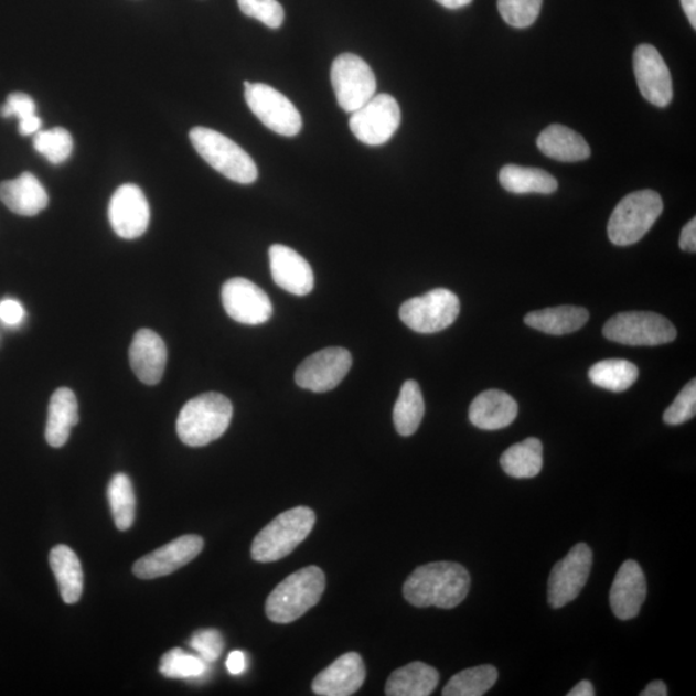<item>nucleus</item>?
Masks as SVG:
<instances>
[{
  "label": "nucleus",
  "mask_w": 696,
  "mask_h": 696,
  "mask_svg": "<svg viewBox=\"0 0 696 696\" xmlns=\"http://www.w3.org/2000/svg\"><path fill=\"white\" fill-rule=\"evenodd\" d=\"M190 646L206 663H213L218 661L222 652H224L225 642L217 630L210 629L195 632L190 640Z\"/></svg>",
  "instance_id": "41"
},
{
  "label": "nucleus",
  "mask_w": 696,
  "mask_h": 696,
  "mask_svg": "<svg viewBox=\"0 0 696 696\" xmlns=\"http://www.w3.org/2000/svg\"><path fill=\"white\" fill-rule=\"evenodd\" d=\"M401 124V110L389 95H376L351 115L350 128L356 139L379 147L393 139Z\"/></svg>",
  "instance_id": "11"
},
{
  "label": "nucleus",
  "mask_w": 696,
  "mask_h": 696,
  "mask_svg": "<svg viewBox=\"0 0 696 696\" xmlns=\"http://www.w3.org/2000/svg\"><path fill=\"white\" fill-rule=\"evenodd\" d=\"M226 667L232 675H242V673L247 668L246 654L239 652V650H235V652L229 653L226 661Z\"/></svg>",
  "instance_id": "44"
},
{
  "label": "nucleus",
  "mask_w": 696,
  "mask_h": 696,
  "mask_svg": "<svg viewBox=\"0 0 696 696\" xmlns=\"http://www.w3.org/2000/svg\"><path fill=\"white\" fill-rule=\"evenodd\" d=\"M325 586V574L318 566L298 570L270 593L266 615L274 623H292L318 606Z\"/></svg>",
  "instance_id": "2"
},
{
  "label": "nucleus",
  "mask_w": 696,
  "mask_h": 696,
  "mask_svg": "<svg viewBox=\"0 0 696 696\" xmlns=\"http://www.w3.org/2000/svg\"><path fill=\"white\" fill-rule=\"evenodd\" d=\"M696 415V381L693 379L681 389L676 400L664 411V422L678 426L687 422Z\"/></svg>",
  "instance_id": "40"
},
{
  "label": "nucleus",
  "mask_w": 696,
  "mask_h": 696,
  "mask_svg": "<svg viewBox=\"0 0 696 696\" xmlns=\"http://www.w3.org/2000/svg\"><path fill=\"white\" fill-rule=\"evenodd\" d=\"M439 681L438 670L422 662H413L388 677L386 695L428 696L438 687Z\"/></svg>",
  "instance_id": "26"
},
{
  "label": "nucleus",
  "mask_w": 696,
  "mask_h": 696,
  "mask_svg": "<svg viewBox=\"0 0 696 696\" xmlns=\"http://www.w3.org/2000/svg\"><path fill=\"white\" fill-rule=\"evenodd\" d=\"M543 0H499V11L510 26L529 28L537 21Z\"/></svg>",
  "instance_id": "38"
},
{
  "label": "nucleus",
  "mask_w": 696,
  "mask_h": 696,
  "mask_svg": "<svg viewBox=\"0 0 696 696\" xmlns=\"http://www.w3.org/2000/svg\"><path fill=\"white\" fill-rule=\"evenodd\" d=\"M79 422L78 401L71 388L61 387L52 395L45 440L53 448L65 446L72 428Z\"/></svg>",
  "instance_id": "25"
},
{
  "label": "nucleus",
  "mask_w": 696,
  "mask_h": 696,
  "mask_svg": "<svg viewBox=\"0 0 696 696\" xmlns=\"http://www.w3.org/2000/svg\"><path fill=\"white\" fill-rule=\"evenodd\" d=\"M315 523V512L309 507L282 512L257 534L251 545V557L258 563L281 560L309 537Z\"/></svg>",
  "instance_id": "4"
},
{
  "label": "nucleus",
  "mask_w": 696,
  "mask_h": 696,
  "mask_svg": "<svg viewBox=\"0 0 696 696\" xmlns=\"http://www.w3.org/2000/svg\"><path fill=\"white\" fill-rule=\"evenodd\" d=\"M590 319V312L577 306H558L527 313L524 321L537 331L550 335H564L579 331Z\"/></svg>",
  "instance_id": "27"
},
{
  "label": "nucleus",
  "mask_w": 696,
  "mask_h": 696,
  "mask_svg": "<svg viewBox=\"0 0 696 696\" xmlns=\"http://www.w3.org/2000/svg\"><path fill=\"white\" fill-rule=\"evenodd\" d=\"M115 525L121 532L131 529L136 517V494L131 479L117 473L107 489Z\"/></svg>",
  "instance_id": "34"
},
{
  "label": "nucleus",
  "mask_w": 696,
  "mask_h": 696,
  "mask_svg": "<svg viewBox=\"0 0 696 696\" xmlns=\"http://www.w3.org/2000/svg\"><path fill=\"white\" fill-rule=\"evenodd\" d=\"M461 311V302L449 289L438 288L403 303L400 319L417 333L430 334L443 331L454 323Z\"/></svg>",
  "instance_id": "8"
},
{
  "label": "nucleus",
  "mask_w": 696,
  "mask_h": 696,
  "mask_svg": "<svg viewBox=\"0 0 696 696\" xmlns=\"http://www.w3.org/2000/svg\"><path fill=\"white\" fill-rule=\"evenodd\" d=\"M366 676L363 657L343 654L313 679L312 692L321 696H350L358 692Z\"/></svg>",
  "instance_id": "19"
},
{
  "label": "nucleus",
  "mask_w": 696,
  "mask_h": 696,
  "mask_svg": "<svg viewBox=\"0 0 696 696\" xmlns=\"http://www.w3.org/2000/svg\"><path fill=\"white\" fill-rule=\"evenodd\" d=\"M471 577L462 565L440 561L419 566L403 588L405 600L416 608L453 609L468 598Z\"/></svg>",
  "instance_id": "1"
},
{
  "label": "nucleus",
  "mask_w": 696,
  "mask_h": 696,
  "mask_svg": "<svg viewBox=\"0 0 696 696\" xmlns=\"http://www.w3.org/2000/svg\"><path fill=\"white\" fill-rule=\"evenodd\" d=\"M500 182L508 193L525 194H554L558 188L553 174L539 170V168L520 167L508 164L500 172Z\"/></svg>",
  "instance_id": "29"
},
{
  "label": "nucleus",
  "mask_w": 696,
  "mask_h": 696,
  "mask_svg": "<svg viewBox=\"0 0 696 696\" xmlns=\"http://www.w3.org/2000/svg\"><path fill=\"white\" fill-rule=\"evenodd\" d=\"M190 140L206 163L226 179L249 185L258 179V168L248 152L214 129L195 127Z\"/></svg>",
  "instance_id": "5"
},
{
  "label": "nucleus",
  "mask_w": 696,
  "mask_h": 696,
  "mask_svg": "<svg viewBox=\"0 0 696 696\" xmlns=\"http://www.w3.org/2000/svg\"><path fill=\"white\" fill-rule=\"evenodd\" d=\"M679 248L695 254L696 251V219L687 222L679 236Z\"/></svg>",
  "instance_id": "43"
},
{
  "label": "nucleus",
  "mask_w": 696,
  "mask_h": 696,
  "mask_svg": "<svg viewBox=\"0 0 696 696\" xmlns=\"http://www.w3.org/2000/svg\"><path fill=\"white\" fill-rule=\"evenodd\" d=\"M499 679V671L493 665H479L457 673L443 687V696H481L486 694Z\"/></svg>",
  "instance_id": "33"
},
{
  "label": "nucleus",
  "mask_w": 696,
  "mask_h": 696,
  "mask_svg": "<svg viewBox=\"0 0 696 696\" xmlns=\"http://www.w3.org/2000/svg\"><path fill=\"white\" fill-rule=\"evenodd\" d=\"M238 6L246 17L270 29H279L286 19L285 9L278 0H238Z\"/></svg>",
  "instance_id": "39"
},
{
  "label": "nucleus",
  "mask_w": 696,
  "mask_h": 696,
  "mask_svg": "<svg viewBox=\"0 0 696 696\" xmlns=\"http://www.w3.org/2000/svg\"><path fill=\"white\" fill-rule=\"evenodd\" d=\"M0 201L11 212L33 217L47 208L50 197L41 181L25 172L18 179L0 183Z\"/></svg>",
  "instance_id": "23"
},
{
  "label": "nucleus",
  "mask_w": 696,
  "mask_h": 696,
  "mask_svg": "<svg viewBox=\"0 0 696 696\" xmlns=\"http://www.w3.org/2000/svg\"><path fill=\"white\" fill-rule=\"evenodd\" d=\"M331 81L336 103L353 114L376 96L377 79L371 66L353 53H343L332 65Z\"/></svg>",
  "instance_id": "9"
},
{
  "label": "nucleus",
  "mask_w": 696,
  "mask_h": 696,
  "mask_svg": "<svg viewBox=\"0 0 696 696\" xmlns=\"http://www.w3.org/2000/svg\"><path fill=\"white\" fill-rule=\"evenodd\" d=\"M222 303L227 315L240 324L261 325L272 317V303L261 288L244 278H234L222 287Z\"/></svg>",
  "instance_id": "14"
},
{
  "label": "nucleus",
  "mask_w": 696,
  "mask_h": 696,
  "mask_svg": "<svg viewBox=\"0 0 696 696\" xmlns=\"http://www.w3.org/2000/svg\"><path fill=\"white\" fill-rule=\"evenodd\" d=\"M33 143L35 150L55 165L66 162L74 148L71 132L61 127L36 132Z\"/></svg>",
  "instance_id": "37"
},
{
  "label": "nucleus",
  "mask_w": 696,
  "mask_h": 696,
  "mask_svg": "<svg viewBox=\"0 0 696 696\" xmlns=\"http://www.w3.org/2000/svg\"><path fill=\"white\" fill-rule=\"evenodd\" d=\"M233 413V404L226 396L217 393L199 395L180 411L179 438L189 447L208 446L226 432Z\"/></svg>",
  "instance_id": "3"
},
{
  "label": "nucleus",
  "mask_w": 696,
  "mask_h": 696,
  "mask_svg": "<svg viewBox=\"0 0 696 696\" xmlns=\"http://www.w3.org/2000/svg\"><path fill=\"white\" fill-rule=\"evenodd\" d=\"M272 279L288 293L308 296L313 289V271L306 259L292 248L275 244L269 250Z\"/></svg>",
  "instance_id": "20"
},
{
  "label": "nucleus",
  "mask_w": 696,
  "mask_h": 696,
  "mask_svg": "<svg viewBox=\"0 0 696 696\" xmlns=\"http://www.w3.org/2000/svg\"><path fill=\"white\" fill-rule=\"evenodd\" d=\"M647 585L644 571L634 560H627L619 568L610 590V607L621 621H630L640 613L645 602Z\"/></svg>",
  "instance_id": "18"
},
{
  "label": "nucleus",
  "mask_w": 696,
  "mask_h": 696,
  "mask_svg": "<svg viewBox=\"0 0 696 696\" xmlns=\"http://www.w3.org/2000/svg\"><path fill=\"white\" fill-rule=\"evenodd\" d=\"M662 212V197L653 190L634 191L627 195L615 206L609 219L610 242L619 247L633 246L644 238Z\"/></svg>",
  "instance_id": "6"
},
{
  "label": "nucleus",
  "mask_w": 696,
  "mask_h": 696,
  "mask_svg": "<svg viewBox=\"0 0 696 696\" xmlns=\"http://www.w3.org/2000/svg\"><path fill=\"white\" fill-rule=\"evenodd\" d=\"M353 356L343 347H329L309 356L296 371V384L312 393L332 392L347 376Z\"/></svg>",
  "instance_id": "13"
},
{
  "label": "nucleus",
  "mask_w": 696,
  "mask_h": 696,
  "mask_svg": "<svg viewBox=\"0 0 696 696\" xmlns=\"http://www.w3.org/2000/svg\"><path fill=\"white\" fill-rule=\"evenodd\" d=\"M442 7H446L448 10H459L463 9V7L469 6L472 0H436Z\"/></svg>",
  "instance_id": "48"
},
{
  "label": "nucleus",
  "mask_w": 696,
  "mask_h": 696,
  "mask_svg": "<svg viewBox=\"0 0 696 696\" xmlns=\"http://www.w3.org/2000/svg\"><path fill=\"white\" fill-rule=\"evenodd\" d=\"M109 221L115 234L124 239H137L147 233L150 205L143 191L133 183L117 189L109 204Z\"/></svg>",
  "instance_id": "15"
},
{
  "label": "nucleus",
  "mask_w": 696,
  "mask_h": 696,
  "mask_svg": "<svg viewBox=\"0 0 696 696\" xmlns=\"http://www.w3.org/2000/svg\"><path fill=\"white\" fill-rule=\"evenodd\" d=\"M502 470L511 478L532 479L543 468V446L535 438L512 446L501 457Z\"/></svg>",
  "instance_id": "30"
},
{
  "label": "nucleus",
  "mask_w": 696,
  "mask_h": 696,
  "mask_svg": "<svg viewBox=\"0 0 696 696\" xmlns=\"http://www.w3.org/2000/svg\"><path fill=\"white\" fill-rule=\"evenodd\" d=\"M36 104L34 99L22 92H14L7 97L6 104L0 106V117L9 119L19 118V132L21 136H32L41 131L42 119L36 117Z\"/></svg>",
  "instance_id": "35"
},
{
  "label": "nucleus",
  "mask_w": 696,
  "mask_h": 696,
  "mask_svg": "<svg viewBox=\"0 0 696 696\" xmlns=\"http://www.w3.org/2000/svg\"><path fill=\"white\" fill-rule=\"evenodd\" d=\"M25 318V310L17 300H4L0 302V320L10 326H17Z\"/></svg>",
  "instance_id": "42"
},
{
  "label": "nucleus",
  "mask_w": 696,
  "mask_h": 696,
  "mask_svg": "<svg viewBox=\"0 0 696 696\" xmlns=\"http://www.w3.org/2000/svg\"><path fill=\"white\" fill-rule=\"evenodd\" d=\"M609 341L627 346H661L676 340L675 325L655 312L631 311L611 318L602 331Z\"/></svg>",
  "instance_id": "7"
},
{
  "label": "nucleus",
  "mask_w": 696,
  "mask_h": 696,
  "mask_svg": "<svg viewBox=\"0 0 696 696\" xmlns=\"http://www.w3.org/2000/svg\"><path fill=\"white\" fill-rule=\"evenodd\" d=\"M641 696H667L668 695V688L667 686H665V684L663 683V681H653V683H650L646 687L645 690L642 692L640 694Z\"/></svg>",
  "instance_id": "45"
},
{
  "label": "nucleus",
  "mask_w": 696,
  "mask_h": 696,
  "mask_svg": "<svg viewBox=\"0 0 696 696\" xmlns=\"http://www.w3.org/2000/svg\"><path fill=\"white\" fill-rule=\"evenodd\" d=\"M129 361H131L137 378L143 384H159L163 378L167 365L164 341L150 329H141L136 333L131 349H129Z\"/></svg>",
  "instance_id": "21"
},
{
  "label": "nucleus",
  "mask_w": 696,
  "mask_h": 696,
  "mask_svg": "<svg viewBox=\"0 0 696 696\" xmlns=\"http://www.w3.org/2000/svg\"><path fill=\"white\" fill-rule=\"evenodd\" d=\"M568 695L569 696H593L595 688L592 684L590 683V681L585 679V681H580L578 685L574 686Z\"/></svg>",
  "instance_id": "46"
},
{
  "label": "nucleus",
  "mask_w": 696,
  "mask_h": 696,
  "mask_svg": "<svg viewBox=\"0 0 696 696\" xmlns=\"http://www.w3.org/2000/svg\"><path fill=\"white\" fill-rule=\"evenodd\" d=\"M595 386L608 389V392L623 393L639 378L636 365L624 358H608L595 364L588 372Z\"/></svg>",
  "instance_id": "32"
},
{
  "label": "nucleus",
  "mask_w": 696,
  "mask_h": 696,
  "mask_svg": "<svg viewBox=\"0 0 696 696\" xmlns=\"http://www.w3.org/2000/svg\"><path fill=\"white\" fill-rule=\"evenodd\" d=\"M208 663L201 656L191 655L175 647L165 653L160 661V672L167 678L193 679L205 675Z\"/></svg>",
  "instance_id": "36"
},
{
  "label": "nucleus",
  "mask_w": 696,
  "mask_h": 696,
  "mask_svg": "<svg viewBox=\"0 0 696 696\" xmlns=\"http://www.w3.org/2000/svg\"><path fill=\"white\" fill-rule=\"evenodd\" d=\"M593 555L586 543L574 546L561 561H558L548 579V602L560 609L576 600L590 578Z\"/></svg>",
  "instance_id": "12"
},
{
  "label": "nucleus",
  "mask_w": 696,
  "mask_h": 696,
  "mask_svg": "<svg viewBox=\"0 0 696 696\" xmlns=\"http://www.w3.org/2000/svg\"><path fill=\"white\" fill-rule=\"evenodd\" d=\"M681 6H683L692 26L696 29V0H681Z\"/></svg>",
  "instance_id": "47"
},
{
  "label": "nucleus",
  "mask_w": 696,
  "mask_h": 696,
  "mask_svg": "<svg viewBox=\"0 0 696 696\" xmlns=\"http://www.w3.org/2000/svg\"><path fill=\"white\" fill-rule=\"evenodd\" d=\"M244 87L249 109L264 126L285 137H295L301 132V114L288 97L263 83L244 82Z\"/></svg>",
  "instance_id": "10"
},
{
  "label": "nucleus",
  "mask_w": 696,
  "mask_h": 696,
  "mask_svg": "<svg viewBox=\"0 0 696 696\" xmlns=\"http://www.w3.org/2000/svg\"><path fill=\"white\" fill-rule=\"evenodd\" d=\"M633 71L641 95L657 107L668 106L673 98L672 76L661 53L652 44L634 51Z\"/></svg>",
  "instance_id": "16"
},
{
  "label": "nucleus",
  "mask_w": 696,
  "mask_h": 696,
  "mask_svg": "<svg viewBox=\"0 0 696 696\" xmlns=\"http://www.w3.org/2000/svg\"><path fill=\"white\" fill-rule=\"evenodd\" d=\"M50 565L55 574L60 593L66 603L78 602L83 593V569L79 557L71 547L58 545L50 554Z\"/></svg>",
  "instance_id": "28"
},
{
  "label": "nucleus",
  "mask_w": 696,
  "mask_h": 696,
  "mask_svg": "<svg viewBox=\"0 0 696 696\" xmlns=\"http://www.w3.org/2000/svg\"><path fill=\"white\" fill-rule=\"evenodd\" d=\"M204 540L199 535H182L154 553L140 558L133 565V574L140 579H156L170 576L193 561L202 553Z\"/></svg>",
  "instance_id": "17"
},
{
  "label": "nucleus",
  "mask_w": 696,
  "mask_h": 696,
  "mask_svg": "<svg viewBox=\"0 0 696 696\" xmlns=\"http://www.w3.org/2000/svg\"><path fill=\"white\" fill-rule=\"evenodd\" d=\"M425 416L422 392L416 381L409 379L401 387L394 408V425L401 436L415 435Z\"/></svg>",
  "instance_id": "31"
},
{
  "label": "nucleus",
  "mask_w": 696,
  "mask_h": 696,
  "mask_svg": "<svg viewBox=\"0 0 696 696\" xmlns=\"http://www.w3.org/2000/svg\"><path fill=\"white\" fill-rule=\"evenodd\" d=\"M537 147L543 154L558 162H582L591 157V149L583 137L561 125L543 129Z\"/></svg>",
  "instance_id": "24"
},
{
  "label": "nucleus",
  "mask_w": 696,
  "mask_h": 696,
  "mask_svg": "<svg viewBox=\"0 0 696 696\" xmlns=\"http://www.w3.org/2000/svg\"><path fill=\"white\" fill-rule=\"evenodd\" d=\"M517 413L518 405L514 397L501 389H488L472 401L469 417L480 430L496 431L514 422Z\"/></svg>",
  "instance_id": "22"
}]
</instances>
